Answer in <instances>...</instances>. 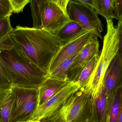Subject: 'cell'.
Wrapping results in <instances>:
<instances>
[{
    "mask_svg": "<svg viewBox=\"0 0 122 122\" xmlns=\"http://www.w3.org/2000/svg\"><path fill=\"white\" fill-rule=\"evenodd\" d=\"M0 61L13 86L38 89L48 78L27 57L11 34L0 42Z\"/></svg>",
    "mask_w": 122,
    "mask_h": 122,
    "instance_id": "1",
    "label": "cell"
},
{
    "mask_svg": "<svg viewBox=\"0 0 122 122\" xmlns=\"http://www.w3.org/2000/svg\"><path fill=\"white\" fill-rule=\"evenodd\" d=\"M11 34L27 57L48 75L51 64L62 47L56 35L20 26L14 29Z\"/></svg>",
    "mask_w": 122,
    "mask_h": 122,
    "instance_id": "2",
    "label": "cell"
},
{
    "mask_svg": "<svg viewBox=\"0 0 122 122\" xmlns=\"http://www.w3.org/2000/svg\"><path fill=\"white\" fill-rule=\"evenodd\" d=\"M107 32L103 41V48L95 69L84 88L90 99L96 98L99 94L106 71L119 49V39L116 28L112 20H107Z\"/></svg>",
    "mask_w": 122,
    "mask_h": 122,
    "instance_id": "3",
    "label": "cell"
},
{
    "mask_svg": "<svg viewBox=\"0 0 122 122\" xmlns=\"http://www.w3.org/2000/svg\"><path fill=\"white\" fill-rule=\"evenodd\" d=\"M33 28L55 34L70 21L54 0H30Z\"/></svg>",
    "mask_w": 122,
    "mask_h": 122,
    "instance_id": "4",
    "label": "cell"
},
{
    "mask_svg": "<svg viewBox=\"0 0 122 122\" xmlns=\"http://www.w3.org/2000/svg\"><path fill=\"white\" fill-rule=\"evenodd\" d=\"M91 99L84 89L71 96L52 115L41 122H84L91 119Z\"/></svg>",
    "mask_w": 122,
    "mask_h": 122,
    "instance_id": "5",
    "label": "cell"
},
{
    "mask_svg": "<svg viewBox=\"0 0 122 122\" xmlns=\"http://www.w3.org/2000/svg\"><path fill=\"white\" fill-rule=\"evenodd\" d=\"M10 122L30 121L38 107V89L13 86Z\"/></svg>",
    "mask_w": 122,
    "mask_h": 122,
    "instance_id": "6",
    "label": "cell"
},
{
    "mask_svg": "<svg viewBox=\"0 0 122 122\" xmlns=\"http://www.w3.org/2000/svg\"><path fill=\"white\" fill-rule=\"evenodd\" d=\"M67 13L70 21H76L87 31L91 32L102 39L103 25L94 8L78 0H70Z\"/></svg>",
    "mask_w": 122,
    "mask_h": 122,
    "instance_id": "7",
    "label": "cell"
},
{
    "mask_svg": "<svg viewBox=\"0 0 122 122\" xmlns=\"http://www.w3.org/2000/svg\"><path fill=\"white\" fill-rule=\"evenodd\" d=\"M79 90L78 86L72 82H70L58 94L38 107L30 120L41 121L49 117Z\"/></svg>",
    "mask_w": 122,
    "mask_h": 122,
    "instance_id": "8",
    "label": "cell"
},
{
    "mask_svg": "<svg viewBox=\"0 0 122 122\" xmlns=\"http://www.w3.org/2000/svg\"><path fill=\"white\" fill-rule=\"evenodd\" d=\"M99 42L97 38L92 39L80 52L67 72V80L71 82L84 67L95 56L99 54Z\"/></svg>",
    "mask_w": 122,
    "mask_h": 122,
    "instance_id": "9",
    "label": "cell"
},
{
    "mask_svg": "<svg viewBox=\"0 0 122 122\" xmlns=\"http://www.w3.org/2000/svg\"><path fill=\"white\" fill-rule=\"evenodd\" d=\"M102 84L107 96V117L115 92L117 89L122 84V65L117 55L113 59L107 68Z\"/></svg>",
    "mask_w": 122,
    "mask_h": 122,
    "instance_id": "10",
    "label": "cell"
},
{
    "mask_svg": "<svg viewBox=\"0 0 122 122\" xmlns=\"http://www.w3.org/2000/svg\"><path fill=\"white\" fill-rule=\"evenodd\" d=\"M95 38L97 37L94 34L87 32L62 47L51 63L48 74L65 59L80 52L86 44Z\"/></svg>",
    "mask_w": 122,
    "mask_h": 122,
    "instance_id": "11",
    "label": "cell"
},
{
    "mask_svg": "<svg viewBox=\"0 0 122 122\" xmlns=\"http://www.w3.org/2000/svg\"><path fill=\"white\" fill-rule=\"evenodd\" d=\"M70 82L48 77L38 89V107L58 94Z\"/></svg>",
    "mask_w": 122,
    "mask_h": 122,
    "instance_id": "12",
    "label": "cell"
},
{
    "mask_svg": "<svg viewBox=\"0 0 122 122\" xmlns=\"http://www.w3.org/2000/svg\"><path fill=\"white\" fill-rule=\"evenodd\" d=\"M92 117L91 119L96 122H106L107 115V96L102 84L98 95L91 100Z\"/></svg>",
    "mask_w": 122,
    "mask_h": 122,
    "instance_id": "13",
    "label": "cell"
},
{
    "mask_svg": "<svg viewBox=\"0 0 122 122\" xmlns=\"http://www.w3.org/2000/svg\"><path fill=\"white\" fill-rule=\"evenodd\" d=\"M87 32L77 22L70 20L55 35L63 47Z\"/></svg>",
    "mask_w": 122,
    "mask_h": 122,
    "instance_id": "14",
    "label": "cell"
},
{
    "mask_svg": "<svg viewBox=\"0 0 122 122\" xmlns=\"http://www.w3.org/2000/svg\"><path fill=\"white\" fill-rule=\"evenodd\" d=\"M100 54L95 55L81 69L71 82L78 86L80 89L86 86L95 69Z\"/></svg>",
    "mask_w": 122,
    "mask_h": 122,
    "instance_id": "15",
    "label": "cell"
},
{
    "mask_svg": "<svg viewBox=\"0 0 122 122\" xmlns=\"http://www.w3.org/2000/svg\"><path fill=\"white\" fill-rule=\"evenodd\" d=\"M13 96L11 89L0 90V120L10 122Z\"/></svg>",
    "mask_w": 122,
    "mask_h": 122,
    "instance_id": "16",
    "label": "cell"
},
{
    "mask_svg": "<svg viewBox=\"0 0 122 122\" xmlns=\"http://www.w3.org/2000/svg\"><path fill=\"white\" fill-rule=\"evenodd\" d=\"M92 8L106 21L114 18V0H93Z\"/></svg>",
    "mask_w": 122,
    "mask_h": 122,
    "instance_id": "17",
    "label": "cell"
},
{
    "mask_svg": "<svg viewBox=\"0 0 122 122\" xmlns=\"http://www.w3.org/2000/svg\"><path fill=\"white\" fill-rule=\"evenodd\" d=\"M122 91V84L115 92L106 122H116L117 121L120 109Z\"/></svg>",
    "mask_w": 122,
    "mask_h": 122,
    "instance_id": "18",
    "label": "cell"
},
{
    "mask_svg": "<svg viewBox=\"0 0 122 122\" xmlns=\"http://www.w3.org/2000/svg\"><path fill=\"white\" fill-rule=\"evenodd\" d=\"M79 53V52L65 59L54 70L50 72L48 77L62 81H67V70Z\"/></svg>",
    "mask_w": 122,
    "mask_h": 122,
    "instance_id": "19",
    "label": "cell"
},
{
    "mask_svg": "<svg viewBox=\"0 0 122 122\" xmlns=\"http://www.w3.org/2000/svg\"><path fill=\"white\" fill-rule=\"evenodd\" d=\"M10 17L0 20V42L10 36L13 31Z\"/></svg>",
    "mask_w": 122,
    "mask_h": 122,
    "instance_id": "20",
    "label": "cell"
},
{
    "mask_svg": "<svg viewBox=\"0 0 122 122\" xmlns=\"http://www.w3.org/2000/svg\"><path fill=\"white\" fill-rule=\"evenodd\" d=\"M13 13L9 0H0V20L10 17Z\"/></svg>",
    "mask_w": 122,
    "mask_h": 122,
    "instance_id": "21",
    "label": "cell"
},
{
    "mask_svg": "<svg viewBox=\"0 0 122 122\" xmlns=\"http://www.w3.org/2000/svg\"><path fill=\"white\" fill-rule=\"evenodd\" d=\"M13 87L0 61V90H10Z\"/></svg>",
    "mask_w": 122,
    "mask_h": 122,
    "instance_id": "22",
    "label": "cell"
},
{
    "mask_svg": "<svg viewBox=\"0 0 122 122\" xmlns=\"http://www.w3.org/2000/svg\"><path fill=\"white\" fill-rule=\"evenodd\" d=\"M13 12L18 13L22 12L26 5L30 3V0H9Z\"/></svg>",
    "mask_w": 122,
    "mask_h": 122,
    "instance_id": "23",
    "label": "cell"
},
{
    "mask_svg": "<svg viewBox=\"0 0 122 122\" xmlns=\"http://www.w3.org/2000/svg\"><path fill=\"white\" fill-rule=\"evenodd\" d=\"M116 29L119 39V49L117 55L119 59L122 68V21H119Z\"/></svg>",
    "mask_w": 122,
    "mask_h": 122,
    "instance_id": "24",
    "label": "cell"
},
{
    "mask_svg": "<svg viewBox=\"0 0 122 122\" xmlns=\"http://www.w3.org/2000/svg\"><path fill=\"white\" fill-rule=\"evenodd\" d=\"M114 18L122 21V0H114Z\"/></svg>",
    "mask_w": 122,
    "mask_h": 122,
    "instance_id": "25",
    "label": "cell"
},
{
    "mask_svg": "<svg viewBox=\"0 0 122 122\" xmlns=\"http://www.w3.org/2000/svg\"><path fill=\"white\" fill-rule=\"evenodd\" d=\"M70 0H54V1L64 11L67 12V8Z\"/></svg>",
    "mask_w": 122,
    "mask_h": 122,
    "instance_id": "26",
    "label": "cell"
},
{
    "mask_svg": "<svg viewBox=\"0 0 122 122\" xmlns=\"http://www.w3.org/2000/svg\"><path fill=\"white\" fill-rule=\"evenodd\" d=\"M116 122H122V91L120 109L119 112L118 117H117Z\"/></svg>",
    "mask_w": 122,
    "mask_h": 122,
    "instance_id": "27",
    "label": "cell"
},
{
    "mask_svg": "<svg viewBox=\"0 0 122 122\" xmlns=\"http://www.w3.org/2000/svg\"><path fill=\"white\" fill-rule=\"evenodd\" d=\"M79 1L92 8L93 0H78Z\"/></svg>",
    "mask_w": 122,
    "mask_h": 122,
    "instance_id": "28",
    "label": "cell"
},
{
    "mask_svg": "<svg viewBox=\"0 0 122 122\" xmlns=\"http://www.w3.org/2000/svg\"><path fill=\"white\" fill-rule=\"evenodd\" d=\"M84 122H96L92 119H89Z\"/></svg>",
    "mask_w": 122,
    "mask_h": 122,
    "instance_id": "29",
    "label": "cell"
},
{
    "mask_svg": "<svg viewBox=\"0 0 122 122\" xmlns=\"http://www.w3.org/2000/svg\"><path fill=\"white\" fill-rule=\"evenodd\" d=\"M26 122H41V121H32V120H30V121H28Z\"/></svg>",
    "mask_w": 122,
    "mask_h": 122,
    "instance_id": "30",
    "label": "cell"
},
{
    "mask_svg": "<svg viewBox=\"0 0 122 122\" xmlns=\"http://www.w3.org/2000/svg\"><path fill=\"white\" fill-rule=\"evenodd\" d=\"M0 122H1V121H0Z\"/></svg>",
    "mask_w": 122,
    "mask_h": 122,
    "instance_id": "31",
    "label": "cell"
}]
</instances>
